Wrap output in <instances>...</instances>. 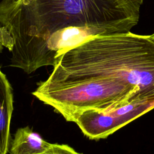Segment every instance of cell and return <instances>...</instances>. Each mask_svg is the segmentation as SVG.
<instances>
[{"mask_svg": "<svg viewBox=\"0 0 154 154\" xmlns=\"http://www.w3.org/2000/svg\"><path fill=\"white\" fill-rule=\"evenodd\" d=\"M144 0H1L0 42L11 53L10 66L22 69L52 33L86 26L101 35L128 33L138 22Z\"/></svg>", "mask_w": 154, "mask_h": 154, "instance_id": "obj_1", "label": "cell"}, {"mask_svg": "<svg viewBox=\"0 0 154 154\" xmlns=\"http://www.w3.org/2000/svg\"><path fill=\"white\" fill-rule=\"evenodd\" d=\"M48 78L50 88L100 78L117 79L139 89V100L154 99V42L129 32L91 37L60 55Z\"/></svg>", "mask_w": 154, "mask_h": 154, "instance_id": "obj_2", "label": "cell"}, {"mask_svg": "<svg viewBox=\"0 0 154 154\" xmlns=\"http://www.w3.org/2000/svg\"><path fill=\"white\" fill-rule=\"evenodd\" d=\"M149 37H150V38L154 42V33H153L152 35H149Z\"/></svg>", "mask_w": 154, "mask_h": 154, "instance_id": "obj_7", "label": "cell"}, {"mask_svg": "<svg viewBox=\"0 0 154 154\" xmlns=\"http://www.w3.org/2000/svg\"><path fill=\"white\" fill-rule=\"evenodd\" d=\"M13 110V90L0 66V154H6L8 152Z\"/></svg>", "mask_w": 154, "mask_h": 154, "instance_id": "obj_6", "label": "cell"}, {"mask_svg": "<svg viewBox=\"0 0 154 154\" xmlns=\"http://www.w3.org/2000/svg\"><path fill=\"white\" fill-rule=\"evenodd\" d=\"M3 45H2V43L0 42V52L2 51V50L3 49Z\"/></svg>", "mask_w": 154, "mask_h": 154, "instance_id": "obj_8", "label": "cell"}, {"mask_svg": "<svg viewBox=\"0 0 154 154\" xmlns=\"http://www.w3.org/2000/svg\"><path fill=\"white\" fill-rule=\"evenodd\" d=\"M139 89L117 79L100 78L50 88L37 87L32 94L51 106L68 121L87 109L109 111L139 100Z\"/></svg>", "mask_w": 154, "mask_h": 154, "instance_id": "obj_3", "label": "cell"}, {"mask_svg": "<svg viewBox=\"0 0 154 154\" xmlns=\"http://www.w3.org/2000/svg\"><path fill=\"white\" fill-rule=\"evenodd\" d=\"M8 152L12 154H78L66 144H52L44 140L28 126L17 129L10 143Z\"/></svg>", "mask_w": 154, "mask_h": 154, "instance_id": "obj_5", "label": "cell"}, {"mask_svg": "<svg viewBox=\"0 0 154 154\" xmlns=\"http://www.w3.org/2000/svg\"><path fill=\"white\" fill-rule=\"evenodd\" d=\"M154 108L153 100H134L109 111L87 109L70 116L83 134L91 140L105 138L122 127Z\"/></svg>", "mask_w": 154, "mask_h": 154, "instance_id": "obj_4", "label": "cell"}]
</instances>
